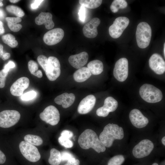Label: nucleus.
Segmentation results:
<instances>
[{
    "label": "nucleus",
    "mask_w": 165,
    "mask_h": 165,
    "mask_svg": "<svg viewBox=\"0 0 165 165\" xmlns=\"http://www.w3.org/2000/svg\"><path fill=\"white\" fill-rule=\"evenodd\" d=\"M24 139L25 141L34 145L39 146L43 143V140L39 136L28 134L26 135Z\"/></svg>",
    "instance_id": "nucleus-29"
},
{
    "label": "nucleus",
    "mask_w": 165,
    "mask_h": 165,
    "mask_svg": "<svg viewBox=\"0 0 165 165\" xmlns=\"http://www.w3.org/2000/svg\"><path fill=\"white\" fill-rule=\"evenodd\" d=\"M19 148L23 156L29 161L35 162L40 159V154L35 145L25 141H22L20 142Z\"/></svg>",
    "instance_id": "nucleus-6"
},
{
    "label": "nucleus",
    "mask_w": 165,
    "mask_h": 165,
    "mask_svg": "<svg viewBox=\"0 0 165 165\" xmlns=\"http://www.w3.org/2000/svg\"><path fill=\"white\" fill-rule=\"evenodd\" d=\"M2 39L3 42L12 48L16 47L18 42L15 39V37L13 35L8 33L2 36Z\"/></svg>",
    "instance_id": "nucleus-28"
},
{
    "label": "nucleus",
    "mask_w": 165,
    "mask_h": 165,
    "mask_svg": "<svg viewBox=\"0 0 165 165\" xmlns=\"http://www.w3.org/2000/svg\"><path fill=\"white\" fill-rule=\"evenodd\" d=\"M64 35L63 30L60 28H57L50 30L44 34L43 40L47 45L52 46L60 42Z\"/></svg>",
    "instance_id": "nucleus-12"
},
{
    "label": "nucleus",
    "mask_w": 165,
    "mask_h": 165,
    "mask_svg": "<svg viewBox=\"0 0 165 165\" xmlns=\"http://www.w3.org/2000/svg\"><path fill=\"white\" fill-rule=\"evenodd\" d=\"M118 106L117 101L112 97H107L103 106L109 112L115 111Z\"/></svg>",
    "instance_id": "nucleus-25"
},
{
    "label": "nucleus",
    "mask_w": 165,
    "mask_h": 165,
    "mask_svg": "<svg viewBox=\"0 0 165 165\" xmlns=\"http://www.w3.org/2000/svg\"><path fill=\"white\" fill-rule=\"evenodd\" d=\"M36 95V92L33 90L27 92L21 96V99L24 101H28L34 98Z\"/></svg>",
    "instance_id": "nucleus-35"
},
{
    "label": "nucleus",
    "mask_w": 165,
    "mask_h": 165,
    "mask_svg": "<svg viewBox=\"0 0 165 165\" xmlns=\"http://www.w3.org/2000/svg\"><path fill=\"white\" fill-rule=\"evenodd\" d=\"M87 68L91 73L94 75H98L103 71V65L102 62L98 60L91 61L87 64Z\"/></svg>",
    "instance_id": "nucleus-22"
},
{
    "label": "nucleus",
    "mask_w": 165,
    "mask_h": 165,
    "mask_svg": "<svg viewBox=\"0 0 165 165\" xmlns=\"http://www.w3.org/2000/svg\"><path fill=\"white\" fill-rule=\"evenodd\" d=\"M20 115L19 112L7 110L0 112V127L7 128L16 124L19 121Z\"/></svg>",
    "instance_id": "nucleus-5"
},
{
    "label": "nucleus",
    "mask_w": 165,
    "mask_h": 165,
    "mask_svg": "<svg viewBox=\"0 0 165 165\" xmlns=\"http://www.w3.org/2000/svg\"><path fill=\"white\" fill-rule=\"evenodd\" d=\"M109 113L103 106L99 108L96 111L97 115L101 117H105L108 116Z\"/></svg>",
    "instance_id": "nucleus-38"
},
{
    "label": "nucleus",
    "mask_w": 165,
    "mask_h": 165,
    "mask_svg": "<svg viewBox=\"0 0 165 165\" xmlns=\"http://www.w3.org/2000/svg\"><path fill=\"white\" fill-rule=\"evenodd\" d=\"M15 65L14 63L12 61H9L8 62L5 64L4 67L3 69L6 72H8L11 68H14Z\"/></svg>",
    "instance_id": "nucleus-40"
},
{
    "label": "nucleus",
    "mask_w": 165,
    "mask_h": 165,
    "mask_svg": "<svg viewBox=\"0 0 165 165\" xmlns=\"http://www.w3.org/2000/svg\"><path fill=\"white\" fill-rule=\"evenodd\" d=\"M52 17V14L50 13L41 12L35 18V22L38 25L44 24L46 29H50L54 26Z\"/></svg>",
    "instance_id": "nucleus-19"
},
{
    "label": "nucleus",
    "mask_w": 165,
    "mask_h": 165,
    "mask_svg": "<svg viewBox=\"0 0 165 165\" xmlns=\"http://www.w3.org/2000/svg\"><path fill=\"white\" fill-rule=\"evenodd\" d=\"M129 19L125 16L116 18L113 24L109 28V33L112 38H117L120 37L129 23Z\"/></svg>",
    "instance_id": "nucleus-7"
},
{
    "label": "nucleus",
    "mask_w": 165,
    "mask_h": 165,
    "mask_svg": "<svg viewBox=\"0 0 165 165\" xmlns=\"http://www.w3.org/2000/svg\"><path fill=\"white\" fill-rule=\"evenodd\" d=\"M129 117L132 124L137 128L144 127L148 123V119L137 109H133L130 112Z\"/></svg>",
    "instance_id": "nucleus-15"
},
{
    "label": "nucleus",
    "mask_w": 165,
    "mask_h": 165,
    "mask_svg": "<svg viewBox=\"0 0 165 165\" xmlns=\"http://www.w3.org/2000/svg\"><path fill=\"white\" fill-rule=\"evenodd\" d=\"M8 27L10 29L14 32L19 31L22 27L20 24L18 23L21 22L20 18L14 17H7L6 18Z\"/></svg>",
    "instance_id": "nucleus-23"
},
{
    "label": "nucleus",
    "mask_w": 165,
    "mask_h": 165,
    "mask_svg": "<svg viewBox=\"0 0 165 165\" xmlns=\"http://www.w3.org/2000/svg\"><path fill=\"white\" fill-rule=\"evenodd\" d=\"M125 158L121 155L114 156L108 161L107 165H121L124 162Z\"/></svg>",
    "instance_id": "nucleus-31"
},
{
    "label": "nucleus",
    "mask_w": 165,
    "mask_h": 165,
    "mask_svg": "<svg viewBox=\"0 0 165 165\" xmlns=\"http://www.w3.org/2000/svg\"><path fill=\"white\" fill-rule=\"evenodd\" d=\"M61 136L69 139L73 135V133L72 131L67 130H63L61 132Z\"/></svg>",
    "instance_id": "nucleus-41"
},
{
    "label": "nucleus",
    "mask_w": 165,
    "mask_h": 165,
    "mask_svg": "<svg viewBox=\"0 0 165 165\" xmlns=\"http://www.w3.org/2000/svg\"><path fill=\"white\" fill-rule=\"evenodd\" d=\"M28 67L31 73L35 76L36 73L38 69L37 63L33 60H30L28 63Z\"/></svg>",
    "instance_id": "nucleus-33"
},
{
    "label": "nucleus",
    "mask_w": 165,
    "mask_h": 165,
    "mask_svg": "<svg viewBox=\"0 0 165 165\" xmlns=\"http://www.w3.org/2000/svg\"><path fill=\"white\" fill-rule=\"evenodd\" d=\"M61 153L62 161H67L72 158L75 157L72 154L68 152L63 151Z\"/></svg>",
    "instance_id": "nucleus-37"
},
{
    "label": "nucleus",
    "mask_w": 165,
    "mask_h": 165,
    "mask_svg": "<svg viewBox=\"0 0 165 165\" xmlns=\"http://www.w3.org/2000/svg\"><path fill=\"white\" fill-rule=\"evenodd\" d=\"M80 161L74 157L68 161L64 165H79Z\"/></svg>",
    "instance_id": "nucleus-42"
},
{
    "label": "nucleus",
    "mask_w": 165,
    "mask_h": 165,
    "mask_svg": "<svg viewBox=\"0 0 165 165\" xmlns=\"http://www.w3.org/2000/svg\"><path fill=\"white\" fill-rule=\"evenodd\" d=\"M58 141L61 145L66 148H70L73 146V142L68 138L61 136L59 138Z\"/></svg>",
    "instance_id": "nucleus-32"
},
{
    "label": "nucleus",
    "mask_w": 165,
    "mask_h": 165,
    "mask_svg": "<svg viewBox=\"0 0 165 165\" xmlns=\"http://www.w3.org/2000/svg\"><path fill=\"white\" fill-rule=\"evenodd\" d=\"M101 21L97 17L92 19L84 26L82 31L84 35L89 38H93L97 35V27L100 24Z\"/></svg>",
    "instance_id": "nucleus-16"
},
{
    "label": "nucleus",
    "mask_w": 165,
    "mask_h": 165,
    "mask_svg": "<svg viewBox=\"0 0 165 165\" xmlns=\"http://www.w3.org/2000/svg\"><path fill=\"white\" fill-rule=\"evenodd\" d=\"M6 158L4 154L0 150V164L4 163L6 161Z\"/></svg>",
    "instance_id": "nucleus-44"
},
{
    "label": "nucleus",
    "mask_w": 165,
    "mask_h": 165,
    "mask_svg": "<svg viewBox=\"0 0 165 165\" xmlns=\"http://www.w3.org/2000/svg\"><path fill=\"white\" fill-rule=\"evenodd\" d=\"M113 74L115 78L119 81L123 82L126 79L128 74V63L127 58H121L117 61Z\"/></svg>",
    "instance_id": "nucleus-11"
},
{
    "label": "nucleus",
    "mask_w": 165,
    "mask_h": 165,
    "mask_svg": "<svg viewBox=\"0 0 165 165\" xmlns=\"http://www.w3.org/2000/svg\"><path fill=\"white\" fill-rule=\"evenodd\" d=\"M7 11L9 13L16 15L17 17L20 18L23 16L24 13L22 9L19 7L14 5H9L6 7Z\"/></svg>",
    "instance_id": "nucleus-30"
},
{
    "label": "nucleus",
    "mask_w": 165,
    "mask_h": 165,
    "mask_svg": "<svg viewBox=\"0 0 165 165\" xmlns=\"http://www.w3.org/2000/svg\"><path fill=\"white\" fill-rule=\"evenodd\" d=\"M124 137L123 128L118 125L109 123L104 127L99 136V139L104 145L109 148L115 140L122 139Z\"/></svg>",
    "instance_id": "nucleus-2"
},
{
    "label": "nucleus",
    "mask_w": 165,
    "mask_h": 165,
    "mask_svg": "<svg viewBox=\"0 0 165 165\" xmlns=\"http://www.w3.org/2000/svg\"><path fill=\"white\" fill-rule=\"evenodd\" d=\"M36 77L38 78H41L42 76V72L40 70H38L36 73Z\"/></svg>",
    "instance_id": "nucleus-48"
},
{
    "label": "nucleus",
    "mask_w": 165,
    "mask_h": 165,
    "mask_svg": "<svg viewBox=\"0 0 165 165\" xmlns=\"http://www.w3.org/2000/svg\"><path fill=\"white\" fill-rule=\"evenodd\" d=\"M30 81L26 77H23L17 79L12 85L10 88L11 94L15 96H20L24 90L29 86Z\"/></svg>",
    "instance_id": "nucleus-14"
},
{
    "label": "nucleus",
    "mask_w": 165,
    "mask_h": 165,
    "mask_svg": "<svg viewBox=\"0 0 165 165\" xmlns=\"http://www.w3.org/2000/svg\"><path fill=\"white\" fill-rule=\"evenodd\" d=\"M5 32V29L2 22L0 20V35H2Z\"/></svg>",
    "instance_id": "nucleus-46"
},
{
    "label": "nucleus",
    "mask_w": 165,
    "mask_h": 165,
    "mask_svg": "<svg viewBox=\"0 0 165 165\" xmlns=\"http://www.w3.org/2000/svg\"><path fill=\"white\" fill-rule=\"evenodd\" d=\"M139 93L141 98L149 103L160 102L163 97L162 93L159 89L149 84L142 85L139 89Z\"/></svg>",
    "instance_id": "nucleus-3"
},
{
    "label": "nucleus",
    "mask_w": 165,
    "mask_h": 165,
    "mask_svg": "<svg viewBox=\"0 0 165 165\" xmlns=\"http://www.w3.org/2000/svg\"><path fill=\"white\" fill-rule=\"evenodd\" d=\"M43 0H36L34 1V2L31 5V7L32 9H37L38 7L41 3L42 2Z\"/></svg>",
    "instance_id": "nucleus-43"
},
{
    "label": "nucleus",
    "mask_w": 165,
    "mask_h": 165,
    "mask_svg": "<svg viewBox=\"0 0 165 165\" xmlns=\"http://www.w3.org/2000/svg\"><path fill=\"white\" fill-rule=\"evenodd\" d=\"M151 69L156 74L161 75L165 71V62L162 57L157 53L153 54L149 60Z\"/></svg>",
    "instance_id": "nucleus-13"
},
{
    "label": "nucleus",
    "mask_w": 165,
    "mask_h": 165,
    "mask_svg": "<svg viewBox=\"0 0 165 165\" xmlns=\"http://www.w3.org/2000/svg\"><path fill=\"white\" fill-rule=\"evenodd\" d=\"M162 142L163 145H165V137H163L162 139Z\"/></svg>",
    "instance_id": "nucleus-50"
},
{
    "label": "nucleus",
    "mask_w": 165,
    "mask_h": 165,
    "mask_svg": "<svg viewBox=\"0 0 165 165\" xmlns=\"http://www.w3.org/2000/svg\"><path fill=\"white\" fill-rule=\"evenodd\" d=\"M19 1H20V0H9V1L13 3H15L18 2Z\"/></svg>",
    "instance_id": "nucleus-51"
},
{
    "label": "nucleus",
    "mask_w": 165,
    "mask_h": 165,
    "mask_svg": "<svg viewBox=\"0 0 165 165\" xmlns=\"http://www.w3.org/2000/svg\"><path fill=\"white\" fill-rule=\"evenodd\" d=\"M3 47L2 45L0 44V58L1 57L3 54Z\"/></svg>",
    "instance_id": "nucleus-49"
},
{
    "label": "nucleus",
    "mask_w": 165,
    "mask_h": 165,
    "mask_svg": "<svg viewBox=\"0 0 165 165\" xmlns=\"http://www.w3.org/2000/svg\"><path fill=\"white\" fill-rule=\"evenodd\" d=\"M152 165H158V164L156 163H154Z\"/></svg>",
    "instance_id": "nucleus-54"
},
{
    "label": "nucleus",
    "mask_w": 165,
    "mask_h": 165,
    "mask_svg": "<svg viewBox=\"0 0 165 165\" xmlns=\"http://www.w3.org/2000/svg\"><path fill=\"white\" fill-rule=\"evenodd\" d=\"M6 16L4 11L2 9L0 8V20H3Z\"/></svg>",
    "instance_id": "nucleus-47"
},
{
    "label": "nucleus",
    "mask_w": 165,
    "mask_h": 165,
    "mask_svg": "<svg viewBox=\"0 0 165 165\" xmlns=\"http://www.w3.org/2000/svg\"><path fill=\"white\" fill-rule=\"evenodd\" d=\"M163 54L164 55V57H165V43L164 44V47H163Z\"/></svg>",
    "instance_id": "nucleus-52"
},
{
    "label": "nucleus",
    "mask_w": 165,
    "mask_h": 165,
    "mask_svg": "<svg viewBox=\"0 0 165 165\" xmlns=\"http://www.w3.org/2000/svg\"><path fill=\"white\" fill-rule=\"evenodd\" d=\"M136 39L138 46L142 49L147 47L149 45L152 36V29L146 22L139 23L137 28Z\"/></svg>",
    "instance_id": "nucleus-4"
},
{
    "label": "nucleus",
    "mask_w": 165,
    "mask_h": 165,
    "mask_svg": "<svg viewBox=\"0 0 165 165\" xmlns=\"http://www.w3.org/2000/svg\"><path fill=\"white\" fill-rule=\"evenodd\" d=\"M127 6V3L124 0H115L112 3L110 9L114 13L117 12L119 9H123Z\"/></svg>",
    "instance_id": "nucleus-27"
},
{
    "label": "nucleus",
    "mask_w": 165,
    "mask_h": 165,
    "mask_svg": "<svg viewBox=\"0 0 165 165\" xmlns=\"http://www.w3.org/2000/svg\"><path fill=\"white\" fill-rule=\"evenodd\" d=\"M75 100V96L73 93L68 94L64 93L60 94L54 99V102L59 105H62L64 108L70 107Z\"/></svg>",
    "instance_id": "nucleus-20"
},
{
    "label": "nucleus",
    "mask_w": 165,
    "mask_h": 165,
    "mask_svg": "<svg viewBox=\"0 0 165 165\" xmlns=\"http://www.w3.org/2000/svg\"><path fill=\"white\" fill-rule=\"evenodd\" d=\"M61 66L58 59L55 57L50 56L48 62L45 73L48 79L51 81L56 80L61 74Z\"/></svg>",
    "instance_id": "nucleus-9"
},
{
    "label": "nucleus",
    "mask_w": 165,
    "mask_h": 165,
    "mask_svg": "<svg viewBox=\"0 0 165 165\" xmlns=\"http://www.w3.org/2000/svg\"><path fill=\"white\" fill-rule=\"evenodd\" d=\"M78 14L80 20L84 22L85 20L86 16V9L85 7L82 6L79 10Z\"/></svg>",
    "instance_id": "nucleus-39"
},
{
    "label": "nucleus",
    "mask_w": 165,
    "mask_h": 165,
    "mask_svg": "<svg viewBox=\"0 0 165 165\" xmlns=\"http://www.w3.org/2000/svg\"><path fill=\"white\" fill-rule=\"evenodd\" d=\"M37 61L40 65L45 71L48 62L47 57L44 55H41L38 56Z\"/></svg>",
    "instance_id": "nucleus-34"
},
{
    "label": "nucleus",
    "mask_w": 165,
    "mask_h": 165,
    "mask_svg": "<svg viewBox=\"0 0 165 165\" xmlns=\"http://www.w3.org/2000/svg\"><path fill=\"white\" fill-rule=\"evenodd\" d=\"M154 147L151 141L148 139L143 140L134 147L132 150L133 155L137 158H143L149 155Z\"/></svg>",
    "instance_id": "nucleus-8"
},
{
    "label": "nucleus",
    "mask_w": 165,
    "mask_h": 165,
    "mask_svg": "<svg viewBox=\"0 0 165 165\" xmlns=\"http://www.w3.org/2000/svg\"><path fill=\"white\" fill-rule=\"evenodd\" d=\"M10 53H6L3 54L1 58L3 60L5 61L8 59L10 57Z\"/></svg>",
    "instance_id": "nucleus-45"
},
{
    "label": "nucleus",
    "mask_w": 165,
    "mask_h": 165,
    "mask_svg": "<svg viewBox=\"0 0 165 165\" xmlns=\"http://www.w3.org/2000/svg\"><path fill=\"white\" fill-rule=\"evenodd\" d=\"M78 143L80 146L84 149L90 148L98 153L105 152V147L100 140L96 133L93 130L86 129L79 137Z\"/></svg>",
    "instance_id": "nucleus-1"
},
{
    "label": "nucleus",
    "mask_w": 165,
    "mask_h": 165,
    "mask_svg": "<svg viewBox=\"0 0 165 165\" xmlns=\"http://www.w3.org/2000/svg\"><path fill=\"white\" fill-rule=\"evenodd\" d=\"M101 0H79V3L89 9H94L99 7L102 3Z\"/></svg>",
    "instance_id": "nucleus-26"
},
{
    "label": "nucleus",
    "mask_w": 165,
    "mask_h": 165,
    "mask_svg": "<svg viewBox=\"0 0 165 165\" xmlns=\"http://www.w3.org/2000/svg\"><path fill=\"white\" fill-rule=\"evenodd\" d=\"M8 72H5L3 69L0 71V88L4 87L6 77L8 75Z\"/></svg>",
    "instance_id": "nucleus-36"
},
{
    "label": "nucleus",
    "mask_w": 165,
    "mask_h": 165,
    "mask_svg": "<svg viewBox=\"0 0 165 165\" xmlns=\"http://www.w3.org/2000/svg\"><path fill=\"white\" fill-rule=\"evenodd\" d=\"M91 75V73L87 67H82L74 72L73 77L76 82H82L88 79Z\"/></svg>",
    "instance_id": "nucleus-21"
},
{
    "label": "nucleus",
    "mask_w": 165,
    "mask_h": 165,
    "mask_svg": "<svg viewBox=\"0 0 165 165\" xmlns=\"http://www.w3.org/2000/svg\"><path fill=\"white\" fill-rule=\"evenodd\" d=\"M96 101V98L94 95L87 96L80 102L78 107V112L82 114L89 113L93 108Z\"/></svg>",
    "instance_id": "nucleus-17"
},
{
    "label": "nucleus",
    "mask_w": 165,
    "mask_h": 165,
    "mask_svg": "<svg viewBox=\"0 0 165 165\" xmlns=\"http://www.w3.org/2000/svg\"><path fill=\"white\" fill-rule=\"evenodd\" d=\"M88 59V55L86 52L70 56L68 58L70 64L74 68L79 69L85 65Z\"/></svg>",
    "instance_id": "nucleus-18"
},
{
    "label": "nucleus",
    "mask_w": 165,
    "mask_h": 165,
    "mask_svg": "<svg viewBox=\"0 0 165 165\" xmlns=\"http://www.w3.org/2000/svg\"><path fill=\"white\" fill-rule=\"evenodd\" d=\"M40 118L50 124L54 126L60 120V114L57 109L53 105L46 107L39 115Z\"/></svg>",
    "instance_id": "nucleus-10"
},
{
    "label": "nucleus",
    "mask_w": 165,
    "mask_h": 165,
    "mask_svg": "<svg viewBox=\"0 0 165 165\" xmlns=\"http://www.w3.org/2000/svg\"><path fill=\"white\" fill-rule=\"evenodd\" d=\"M2 0H0V6H3V4L2 2Z\"/></svg>",
    "instance_id": "nucleus-53"
},
{
    "label": "nucleus",
    "mask_w": 165,
    "mask_h": 165,
    "mask_svg": "<svg viewBox=\"0 0 165 165\" xmlns=\"http://www.w3.org/2000/svg\"><path fill=\"white\" fill-rule=\"evenodd\" d=\"M48 162L51 165H59L61 161V153L57 149L53 148L50 152Z\"/></svg>",
    "instance_id": "nucleus-24"
}]
</instances>
